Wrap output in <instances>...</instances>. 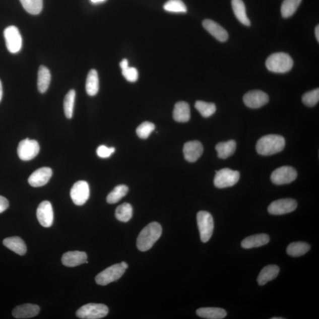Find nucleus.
<instances>
[{
    "instance_id": "40",
    "label": "nucleus",
    "mask_w": 319,
    "mask_h": 319,
    "mask_svg": "<svg viewBox=\"0 0 319 319\" xmlns=\"http://www.w3.org/2000/svg\"><path fill=\"white\" fill-rule=\"evenodd\" d=\"M114 147H108L104 145H101L98 147L97 153L98 157L106 159L110 157L115 152Z\"/></svg>"
},
{
    "instance_id": "11",
    "label": "nucleus",
    "mask_w": 319,
    "mask_h": 319,
    "mask_svg": "<svg viewBox=\"0 0 319 319\" xmlns=\"http://www.w3.org/2000/svg\"><path fill=\"white\" fill-rule=\"evenodd\" d=\"M90 186L87 181L80 180L74 184L71 190V197L78 206L84 205L90 198Z\"/></svg>"
},
{
    "instance_id": "47",
    "label": "nucleus",
    "mask_w": 319,
    "mask_h": 319,
    "mask_svg": "<svg viewBox=\"0 0 319 319\" xmlns=\"http://www.w3.org/2000/svg\"><path fill=\"white\" fill-rule=\"evenodd\" d=\"M283 317H273L272 319H283Z\"/></svg>"
},
{
    "instance_id": "33",
    "label": "nucleus",
    "mask_w": 319,
    "mask_h": 319,
    "mask_svg": "<svg viewBox=\"0 0 319 319\" xmlns=\"http://www.w3.org/2000/svg\"><path fill=\"white\" fill-rule=\"evenodd\" d=\"M27 12L32 15H39L43 9V0H20Z\"/></svg>"
},
{
    "instance_id": "10",
    "label": "nucleus",
    "mask_w": 319,
    "mask_h": 319,
    "mask_svg": "<svg viewBox=\"0 0 319 319\" xmlns=\"http://www.w3.org/2000/svg\"><path fill=\"white\" fill-rule=\"evenodd\" d=\"M297 176V171L293 167L286 166L274 170L271 175V180L274 184L282 185L293 182Z\"/></svg>"
},
{
    "instance_id": "31",
    "label": "nucleus",
    "mask_w": 319,
    "mask_h": 319,
    "mask_svg": "<svg viewBox=\"0 0 319 319\" xmlns=\"http://www.w3.org/2000/svg\"><path fill=\"white\" fill-rule=\"evenodd\" d=\"M129 187L125 185L120 184L116 186L108 195L106 201L108 204H114L117 203L121 199L127 194Z\"/></svg>"
},
{
    "instance_id": "15",
    "label": "nucleus",
    "mask_w": 319,
    "mask_h": 319,
    "mask_svg": "<svg viewBox=\"0 0 319 319\" xmlns=\"http://www.w3.org/2000/svg\"><path fill=\"white\" fill-rule=\"evenodd\" d=\"M183 152L184 159L188 162L194 163L202 156L204 147L199 141H190L184 144Z\"/></svg>"
},
{
    "instance_id": "25",
    "label": "nucleus",
    "mask_w": 319,
    "mask_h": 319,
    "mask_svg": "<svg viewBox=\"0 0 319 319\" xmlns=\"http://www.w3.org/2000/svg\"><path fill=\"white\" fill-rule=\"evenodd\" d=\"M231 5L233 11L239 21L243 25L249 26L251 22L247 17L245 6L242 0H232Z\"/></svg>"
},
{
    "instance_id": "2",
    "label": "nucleus",
    "mask_w": 319,
    "mask_h": 319,
    "mask_svg": "<svg viewBox=\"0 0 319 319\" xmlns=\"http://www.w3.org/2000/svg\"><path fill=\"white\" fill-rule=\"evenodd\" d=\"M286 142L284 137L279 135H270L262 137L256 145L257 153L262 156H272L281 152Z\"/></svg>"
},
{
    "instance_id": "34",
    "label": "nucleus",
    "mask_w": 319,
    "mask_h": 319,
    "mask_svg": "<svg viewBox=\"0 0 319 319\" xmlns=\"http://www.w3.org/2000/svg\"><path fill=\"white\" fill-rule=\"evenodd\" d=\"M195 106L197 110L200 112L201 115L205 118H208L214 115L217 111V107L214 103L198 101L195 103Z\"/></svg>"
},
{
    "instance_id": "28",
    "label": "nucleus",
    "mask_w": 319,
    "mask_h": 319,
    "mask_svg": "<svg viewBox=\"0 0 319 319\" xmlns=\"http://www.w3.org/2000/svg\"><path fill=\"white\" fill-rule=\"evenodd\" d=\"M86 91L90 96H95L99 91V78L97 71L92 70L88 73L86 81Z\"/></svg>"
},
{
    "instance_id": "26",
    "label": "nucleus",
    "mask_w": 319,
    "mask_h": 319,
    "mask_svg": "<svg viewBox=\"0 0 319 319\" xmlns=\"http://www.w3.org/2000/svg\"><path fill=\"white\" fill-rule=\"evenodd\" d=\"M236 148L235 141L231 140L218 144L215 147L219 159H226L234 154Z\"/></svg>"
},
{
    "instance_id": "22",
    "label": "nucleus",
    "mask_w": 319,
    "mask_h": 319,
    "mask_svg": "<svg viewBox=\"0 0 319 319\" xmlns=\"http://www.w3.org/2000/svg\"><path fill=\"white\" fill-rule=\"evenodd\" d=\"M280 273L279 267L276 265L267 266L260 272L257 282L260 286L265 285L269 281L275 279Z\"/></svg>"
},
{
    "instance_id": "45",
    "label": "nucleus",
    "mask_w": 319,
    "mask_h": 319,
    "mask_svg": "<svg viewBox=\"0 0 319 319\" xmlns=\"http://www.w3.org/2000/svg\"><path fill=\"white\" fill-rule=\"evenodd\" d=\"M91 1L95 4H97V3L104 2L105 0H91Z\"/></svg>"
},
{
    "instance_id": "41",
    "label": "nucleus",
    "mask_w": 319,
    "mask_h": 319,
    "mask_svg": "<svg viewBox=\"0 0 319 319\" xmlns=\"http://www.w3.org/2000/svg\"><path fill=\"white\" fill-rule=\"evenodd\" d=\"M9 201L7 199L2 196H0V214L5 212L9 208Z\"/></svg>"
},
{
    "instance_id": "19",
    "label": "nucleus",
    "mask_w": 319,
    "mask_h": 319,
    "mask_svg": "<svg viewBox=\"0 0 319 319\" xmlns=\"http://www.w3.org/2000/svg\"><path fill=\"white\" fill-rule=\"evenodd\" d=\"M40 307L36 304H25L17 306L13 310V315L16 318H28L39 314Z\"/></svg>"
},
{
    "instance_id": "29",
    "label": "nucleus",
    "mask_w": 319,
    "mask_h": 319,
    "mask_svg": "<svg viewBox=\"0 0 319 319\" xmlns=\"http://www.w3.org/2000/svg\"><path fill=\"white\" fill-rule=\"evenodd\" d=\"M310 249V246L307 243L303 242H293L287 246V253L291 257H300L306 253Z\"/></svg>"
},
{
    "instance_id": "18",
    "label": "nucleus",
    "mask_w": 319,
    "mask_h": 319,
    "mask_svg": "<svg viewBox=\"0 0 319 319\" xmlns=\"http://www.w3.org/2000/svg\"><path fill=\"white\" fill-rule=\"evenodd\" d=\"M87 258V254L85 252L69 251L64 253L61 258V262L67 267H77L85 263Z\"/></svg>"
},
{
    "instance_id": "6",
    "label": "nucleus",
    "mask_w": 319,
    "mask_h": 319,
    "mask_svg": "<svg viewBox=\"0 0 319 319\" xmlns=\"http://www.w3.org/2000/svg\"><path fill=\"white\" fill-rule=\"evenodd\" d=\"M108 314V308L105 305L89 303L82 306L77 311V316L83 319H99Z\"/></svg>"
},
{
    "instance_id": "42",
    "label": "nucleus",
    "mask_w": 319,
    "mask_h": 319,
    "mask_svg": "<svg viewBox=\"0 0 319 319\" xmlns=\"http://www.w3.org/2000/svg\"><path fill=\"white\" fill-rule=\"evenodd\" d=\"M119 66H120V68H121V70H123V69H124L129 67V61L127 59H123L121 61V62H120Z\"/></svg>"
},
{
    "instance_id": "3",
    "label": "nucleus",
    "mask_w": 319,
    "mask_h": 319,
    "mask_svg": "<svg viewBox=\"0 0 319 319\" xmlns=\"http://www.w3.org/2000/svg\"><path fill=\"white\" fill-rule=\"evenodd\" d=\"M266 65L267 70L272 73L284 74L292 69L293 60L289 54L275 53L267 58Z\"/></svg>"
},
{
    "instance_id": "13",
    "label": "nucleus",
    "mask_w": 319,
    "mask_h": 319,
    "mask_svg": "<svg viewBox=\"0 0 319 319\" xmlns=\"http://www.w3.org/2000/svg\"><path fill=\"white\" fill-rule=\"evenodd\" d=\"M244 104L248 107L257 109L262 107L269 101V97L265 92L260 90H253L247 92L243 97Z\"/></svg>"
},
{
    "instance_id": "24",
    "label": "nucleus",
    "mask_w": 319,
    "mask_h": 319,
    "mask_svg": "<svg viewBox=\"0 0 319 319\" xmlns=\"http://www.w3.org/2000/svg\"><path fill=\"white\" fill-rule=\"evenodd\" d=\"M199 316L208 319H222L226 317V311L221 308L203 307L199 308L197 311Z\"/></svg>"
},
{
    "instance_id": "38",
    "label": "nucleus",
    "mask_w": 319,
    "mask_h": 319,
    "mask_svg": "<svg viewBox=\"0 0 319 319\" xmlns=\"http://www.w3.org/2000/svg\"><path fill=\"white\" fill-rule=\"evenodd\" d=\"M319 101V89H315L313 91L306 92L302 97V101L307 106H314Z\"/></svg>"
},
{
    "instance_id": "1",
    "label": "nucleus",
    "mask_w": 319,
    "mask_h": 319,
    "mask_svg": "<svg viewBox=\"0 0 319 319\" xmlns=\"http://www.w3.org/2000/svg\"><path fill=\"white\" fill-rule=\"evenodd\" d=\"M162 234V228L159 223H150L140 232L137 238V248L141 251H148L160 238Z\"/></svg>"
},
{
    "instance_id": "30",
    "label": "nucleus",
    "mask_w": 319,
    "mask_h": 319,
    "mask_svg": "<svg viewBox=\"0 0 319 319\" xmlns=\"http://www.w3.org/2000/svg\"><path fill=\"white\" fill-rule=\"evenodd\" d=\"M302 0H284L281 8V13L284 18H289L296 12Z\"/></svg>"
},
{
    "instance_id": "9",
    "label": "nucleus",
    "mask_w": 319,
    "mask_h": 319,
    "mask_svg": "<svg viewBox=\"0 0 319 319\" xmlns=\"http://www.w3.org/2000/svg\"><path fill=\"white\" fill-rule=\"evenodd\" d=\"M6 46L10 53H17L21 50L22 37L16 26H10L4 31Z\"/></svg>"
},
{
    "instance_id": "27",
    "label": "nucleus",
    "mask_w": 319,
    "mask_h": 319,
    "mask_svg": "<svg viewBox=\"0 0 319 319\" xmlns=\"http://www.w3.org/2000/svg\"><path fill=\"white\" fill-rule=\"evenodd\" d=\"M50 81L51 75L49 70L46 67H40L37 75V88L40 93H45L49 88Z\"/></svg>"
},
{
    "instance_id": "14",
    "label": "nucleus",
    "mask_w": 319,
    "mask_h": 319,
    "mask_svg": "<svg viewBox=\"0 0 319 319\" xmlns=\"http://www.w3.org/2000/svg\"><path fill=\"white\" fill-rule=\"evenodd\" d=\"M37 218L41 225L49 228L53 224L54 214L52 206L49 201L40 203L37 209Z\"/></svg>"
},
{
    "instance_id": "8",
    "label": "nucleus",
    "mask_w": 319,
    "mask_h": 319,
    "mask_svg": "<svg viewBox=\"0 0 319 319\" xmlns=\"http://www.w3.org/2000/svg\"><path fill=\"white\" fill-rule=\"evenodd\" d=\"M40 152V146L36 140L26 139L20 142L17 154L20 159L29 161L37 156Z\"/></svg>"
},
{
    "instance_id": "16",
    "label": "nucleus",
    "mask_w": 319,
    "mask_h": 319,
    "mask_svg": "<svg viewBox=\"0 0 319 319\" xmlns=\"http://www.w3.org/2000/svg\"><path fill=\"white\" fill-rule=\"evenodd\" d=\"M52 170L49 167H42L34 171L29 178V183L34 187L44 186L52 176Z\"/></svg>"
},
{
    "instance_id": "12",
    "label": "nucleus",
    "mask_w": 319,
    "mask_h": 319,
    "mask_svg": "<svg viewBox=\"0 0 319 319\" xmlns=\"http://www.w3.org/2000/svg\"><path fill=\"white\" fill-rule=\"evenodd\" d=\"M297 207V202L293 199H281L272 202L268 208V211L270 214L280 215L292 212Z\"/></svg>"
},
{
    "instance_id": "7",
    "label": "nucleus",
    "mask_w": 319,
    "mask_h": 319,
    "mask_svg": "<svg viewBox=\"0 0 319 319\" xmlns=\"http://www.w3.org/2000/svg\"><path fill=\"white\" fill-rule=\"evenodd\" d=\"M125 270L126 269L123 268L121 263L114 264L98 274L95 277L96 283L99 285H107L121 278L124 274Z\"/></svg>"
},
{
    "instance_id": "39",
    "label": "nucleus",
    "mask_w": 319,
    "mask_h": 319,
    "mask_svg": "<svg viewBox=\"0 0 319 319\" xmlns=\"http://www.w3.org/2000/svg\"><path fill=\"white\" fill-rule=\"evenodd\" d=\"M121 70L123 77L129 82H135L138 80L139 73L135 68L128 67Z\"/></svg>"
},
{
    "instance_id": "21",
    "label": "nucleus",
    "mask_w": 319,
    "mask_h": 319,
    "mask_svg": "<svg viewBox=\"0 0 319 319\" xmlns=\"http://www.w3.org/2000/svg\"><path fill=\"white\" fill-rule=\"evenodd\" d=\"M270 241V236L265 234H256L248 236L243 239L241 246L245 249L257 248L267 244Z\"/></svg>"
},
{
    "instance_id": "36",
    "label": "nucleus",
    "mask_w": 319,
    "mask_h": 319,
    "mask_svg": "<svg viewBox=\"0 0 319 319\" xmlns=\"http://www.w3.org/2000/svg\"><path fill=\"white\" fill-rule=\"evenodd\" d=\"M164 9L170 13H184L187 8L181 0H169L164 5Z\"/></svg>"
},
{
    "instance_id": "4",
    "label": "nucleus",
    "mask_w": 319,
    "mask_h": 319,
    "mask_svg": "<svg viewBox=\"0 0 319 319\" xmlns=\"http://www.w3.org/2000/svg\"><path fill=\"white\" fill-rule=\"evenodd\" d=\"M239 178V171L224 168L216 171L214 182L216 187L224 188L234 186L238 183Z\"/></svg>"
},
{
    "instance_id": "37",
    "label": "nucleus",
    "mask_w": 319,
    "mask_h": 319,
    "mask_svg": "<svg viewBox=\"0 0 319 319\" xmlns=\"http://www.w3.org/2000/svg\"><path fill=\"white\" fill-rule=\"evenodd\" d=\"M154 129H155V125L153 123L145 121L137 127L136 130L137 135L140 139H146L148 138Z\"/></svg>"
},
{
    "instance_id": "20",
    "label": "nucleus",
    "mask_w": 319,
    "mask_h": 319,
    "mask_svg": "<svg viewBox=\"0 0 319 319\" xmlns=\"http://www.w3.org/2000/svg\"><path fill=\"white\" fill-rule=\"evenodd\" d=\"M173 118L179 122H186L190 118V109L189 105L184 101L178 102L174 106Z\"/></svg>"
},
{
    "instance_id": "32",
    "label": "nucleus",
    "mask_w": 319,
    "mask_h": 319,
    "mask_svg": "<svg viewBox=\"0 0 319 319\" xmlns=\"http://www.w3.org/2000/svg\"><path fill=\"white\" fill-rule=\"evenodd\" d=\"M133 217V208L129 203L118 206L115 210V217L118 221L127 222Z\"/></svg>"
},
{
    "instance_id": "23",
    "label": "nucleus",
    "mask_w": 319,
    "mask_h": 319,
    "mask_svg": "<svg viewBox=\"0 0 319 319\" xmlns=\"http://www.w3.org/2000/svg\"><path fill=\"white\" fill-rule=\"evenodd\" d=\"M3 244L7 248L20 256L25 255L27 252L25 242L19 236H12V237L6 238L3 241Z\"/></svg>"
},
{
    "instance_id": "46",
    "label": "nucleus",
    "mask_w": 319,
    "mask_h": 319,
    "mask_svg": "<svg viewBox=\"0 0 319 319\" xmlns=\"http://www.w3.org/2000/svg\"><path fill=\"white\" fill-rule=\"evenodd\" d=\"M121 264L123 268L125 269L126 270L128 269V264H126L125 262H122Z\"/></svg>"
},
{
    "instance_id": "5",
    "label": "nucleus",
    "mask_w": 319,
    "mask_h": 319,
    "mask_svg": "<svg viewBox=\"0 0 319 319\" xmlns=\"http://www.w3.org/2000/svg\"><path fill=\"white\" fill-rule=\"evenodd\" d=\"M197 222L201 241L207 242L211 239L214 231V219L207 211H200L197 214Z\"/></svg>"
},
{
    "instance_id": "17",
    "label": "nucleus",
    "mask_w": 319,
    "mask_h": 319,
    "mask_svg": "<svg viewBox=\"0 0 319 319\" xmlns=\"http://www.w3.org/2000/svg\"><path fill=\"white\" fill-rule=\"evenodd\" d=\"M204 28L219 42H225L228 39V33L224 28L214 20L207 19L202 23Z\"/></svg>"
},
{
    "instance_id": "44",
    "label": "nucleus",
    "mask_w": 319,
    "mask_h": 319,
    "mask_svg": "<svg viewBox=\"0 0 319 319\" xmlns=\"http://www.w3.org/2000/svg\"><path fill=\"white\" fill-rule=\"evenodd\" d=\"M2 97H3V87H2V82L1 81H0V102H1L2 101Z\"/></svg>"
},
{
    "instance_id": "43",
    "label": "nucleus",
    "mask_w": 319,
    "mask_h": 319,
    "mask_svg": "<svg viewBox=\"0 0 319 319\" xmlns=\"http://www.w3.org/2000/svg\"><path fill=\"white\" fill-rule=\"evenodd\" d=\"M315 35L317 42H319V26L317 25L315 28Z\"/></svg>"
},
{
    "instance_id": "35",
    "label": "nucleus",
    "mask_w": 319,
    "mask_h": 319,
    "mask_svg": "<svg viewBox=\"0 0 319 319\" xmlns=\"http://www.w3.org/2000/svg\"><path fill=\"white\" fill-rule=\"evenodd\" d=\"M75 96H76V93L74 90L69 91L65 96L63 103L64 111L65 115L68 119L72 118L73 116Z\"/></svg>"
}]
</instances>
